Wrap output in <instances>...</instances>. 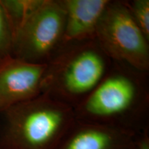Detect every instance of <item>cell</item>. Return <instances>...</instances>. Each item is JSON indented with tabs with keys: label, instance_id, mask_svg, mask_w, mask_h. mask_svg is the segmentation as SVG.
I'll return each mask as SVG.
<instances>
[{
	"label": "cell",
	"instance_id": "3",
	"mask_svg": "<svg viewBox=\"0 0 149 149\" xmlns=\"http://www.w3.org/2000/svg\"><path fill=\"white\" fill-rule=\"evenodd\" d=\"M113 61L96 40L64 43L47 64L43 93L74 109L105 77Z\"/></svg>",
	"mask_w": 149,
	"mask_h": 149
},
{
	"label": "cell",
	"instance_id": "7",
	"mask_svg": "<svg viewBox=\"0 0 149 149\" xmlns=\"http://www.w3.org/2000/svg\"><path fill=\"white\" fill-rule=\"evenodd\" d=\"M138 137L74 117L54 149H135Z\"/></svg>",
	"mask_w": 149,
	"mask_h": 149
},
{
	"label": "cell",
	"instance_id": "11",
	"mask_svg": "<svg viewBox=\"0 0 149 149\" xmlns=\"http://www.w3.org/2000/svg\"><path fill=\"white\" fill-rule=\"evenodd\" d=\"M13 33L0 3V64L13 57Z\"/></svg>",
	"mask_w": 149,
	"mask_h": 149
},
{
	"label": "cell",
	"instance_id": "4",
	"mask_svg": "<svg viewBox=\"0 0 149 149\" xmlns=\"http://www.w3.org/2000/svg\"><path fill=\"white\" fill-rule=\"evenodd\" d=\"M65 13L59 0H40L14 34L13 57L47 65L64 44Z\"/></svg>",
	"mask_w": 149,
	"mask_h": 149
},
{
	"label": "cell",
	"instance_id": "10",
	"mask_svg": "<svg viewBox=\"0 0 149 149\" xmlns=\"http://www.w3.org/2000/svg\"><path fill=\"white\" fill-rule=\"evenodd\" d=\"M134 21L149 40V0H125Z\"/></svg>",
	"mask_w": 149,
	"mask_h": 149
},
{
	"label": "cell",
	"instance_id": "6",
	"mask_svg": "<svg viewBox=\"0 0 149 149\" xmlns=\"http://www.w3.org/2000/svg\"><path fill=\"white\" fill-rule=\"evenodd\" d=\"M47 65L10 57L0 64V109L28 101L44 93Z\"/></svg>",
	"mask_w": 149,
	"mask_h": 149
},
{
	"label": "cell",
	"instance_id": "1",
	"mask_svg": "<svg viewBox=\"0 0 149 149\" xmlns=\"http://www.w3.org/2000/svg\"><path fill=\"white\" fill-rule=\"evenodd\" d=\"M77 120L141 135L149 130V71L120 61L74 108Z\"/></svg>",
	"mask_w": 149,
	"mask_h": 149
},
{
	"label": "cell",
	"instance_id": "2",
	"mask_svg": "<svg viewBox=\"0 0 149 149\" xmlns=\"http://www.w3.org/2000/svg\"><path fill=\"white\" fill-rule=\"evenodd\" d=\"M74 120L72 107L46 93L0 109V149H54Z\"/></svg>",
	"mask_w": 149,
	"mask_h": 149
},
{
	"label": "cell",
	"instance_id": "5",
	"mask_svg": "<svg viewBox=\"0 0 149 149\" xmlns=\"http://www.w3.org/2000/svg\"><path fill=\"white\" fill-rule=\"evenodd\" d=\"M95 40L113 61L149 71V40L134 21L124 0H110L99 21Z\"/></svg>",
	"mask_w": 149,
	"mask_h": 149
},
{
	"label": "cell",
	"instance_id": "8",
	"mask_svg": "<svg viewBox=\"0 0 149 149\" xmlns=\"http://www.w3.org/2000/svg\"><path fill=\"white\" fill-rule=\"evenodd\" d=\"M65 13L64 43L95 40L99 21L110 0H59Z\"/></svg>",
	"mask_w": 149,
	"mask_h": 149
},
{
	"label": "cell",
	"instance_id": "12",
	"mask_svg": "<svg viewBox=\"0 0 149 149\" xmlns=\"http://www.w3.org/2000/svg\"><path fill=\"white\" fill-rule=\"evenodd\" d=\"M137 144L139 149H149V130L137 137Z\"/></svg>",
	"mask_w": 149,
	"mask_h": 149
},
{
	"label": "cell",
	"instance_id": "9",
	"mask_svg": "<svg viewBox=\"0 0 149 149\" xmlns=\"http://www.w3.org/2000/svg\"><path fill=\"white\" fill-rule=\"evenodd\" d=\"M40 1V0H0L13 33V38L17 30Z\"/></svg>",
	"mask_w": 149,
	"mask_h": 149
},
{
	"label": "cell",
	"instance_id": "13",
	"mask_svg": "<svg viewBox=\"0 0 149 149\" xmlns=\"http://www.w3.org/2000/svg\"><path fill=\"white\" fill-rule=\"evenodd\" d=\"M135 149H139V146H138V144H137V146H136V148Z\"/></svg>",
	"mask_w": 149,
	"mask_h": 149
}]
</instances>
